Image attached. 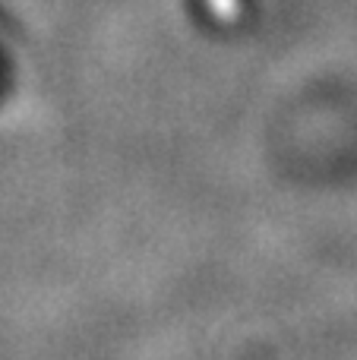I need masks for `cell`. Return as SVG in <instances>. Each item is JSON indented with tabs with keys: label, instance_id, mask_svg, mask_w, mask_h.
I'll list each match as a JSON object with an SVG mask.
<instances>
[{
	"label": "cell",
	"instance_id": "cell-1",
	"mask_svg": "<svg viewBox=\"0 0 357 360\" xmlns=\"http://www.w3.org/2000/svg\"><path fill=\"white\" fill-rule=\"evenodd\" d=\"M206 6L219 19H234L238 16V10H240V0H206Z\"/></svg>",
	"mask_w": 357,
	"mask_h": 360
}]
</instances>
